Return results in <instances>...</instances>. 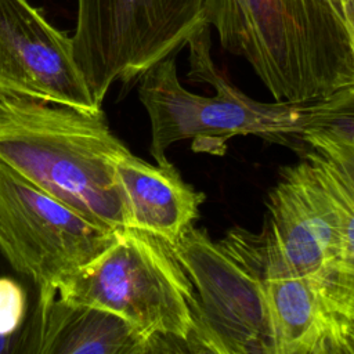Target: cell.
Here are the masks:
<instances>
[{"label": "cell", "mask_w": 354, "mask_h": 354, "mask_svg": "<svg viewBox=\"0 0 354 354\" xmlns=\"http://www.w3.org/2000/svg\"><path fill=\"white\" fill-rule=\"evenodd\" d=\"M169 246L188 275L196 299L189 351L277 354L260 278L194 224Z\"/></svg>", "instance_id": "52a82bcc"}, {"label": "cell", "mask_w": 354, "mask_h": 354, "mask_svg": "<svg viewBox=\"0 0 354 354\" xmlns=\"http://www.w3.org/2000/svg\"><path fill=\"white\" fill-rule=\"evenodd\" d=\"M206 21L213 25L217 33H223L232 19L235 11V0H206Z\"/></svg>", "instance_id": "9a60e30c"}, {"label": "cell", "mask_w": 354, "mask_h": 354, "mask_svg": "<svg viewBox=\"0 0 354 354\" xmlns=\"http://www.w3.org/2000/svg\"><path fill=\"white\" fill-rule=\"evenodd\" d=\"M127 147L102 113L0 97V162L109 230L129 227L115 158Z\"/></svg>", "instance_id": "6da1fadb"}, {"label": "cell", "mask_w": 354, "mask_h": 354, "mask_svg": "<svg viewBox=\"0 0 354 354\" xmlns=\"http://www.w3.org/2000/svg\"><path fill=\"white\" fill-rule=\"evenodd\" d=\"M19 353L149 354L160 353V342L113 311L68 300L57 290L37 295Z\"/></svg>", "instance_id": "8fae6325"}, {"label": "cell", "mask_w": 354, "mask_h": 354, "mask_svg": "<svg viewBox=\"0 0 354 354\" xmlns=\"http://www.w3.org/2000/svg\"><path fill=\"white\" fill-rule=\"evenodd\" d=\"M348 353H354V324L348 333Z\"/></svg>", "instance_id": "e0dca14e"}, {"label": "cell", "mask_w": 354, "mask_h": 354, "mask_svg": "<svg viewBox=\"0 0 354 354\" xmlns=\"http://www.w3.org/2000/svg\"><path fill=\"white\" fill-rule=\"evenodd\" d=\"M346 11H347V17H348L350 24H351L353 30H354V0H347Z\"/></svg>", "instance_id": "2e32d148"}, {"label": "cell", "mask_w": 354, "mask_h": 354, "mask_svg": "<svg viewBox=\"0 0 354 354\" xmlns=\"http://www.w3.org/2000/svg\"><path fill=\"white\" fill-rule=\"evenodd\" d=\"M115 170L130 228L173 245L196 220L205 194L187 184L171 162L151 165L126 148L115 158Z\"/></svg>", "instance_id": "7c38bea8"}, {"label": "cell", "mask_w": 354, "mask_h": 354, "mask_svg": "<svg viewBox=\"0 0 354 354\" xmlns=\"http://www.w3.org/2000/svg\"><path fill=\"white\" fill-rule=\"evenodd\" d=\"M220 243L260 278L277 354L346 353V343L314 285L286 266L264 232L235 228Z\"/></svg>", "instance_id": "30bf717a"}, {"label": "cell", "mask_w": 354, "mask_h": 354, "mask_svg": "<svg viewBox=\"0 0 354 354\" xmlns=\"http://www.w3.org/2000/svg\"><path fill=\"white\" fill-rule=\"evenodd\" d=\"M306 130L325 131L354 142V87L318 101Z\"/></svg>", "instance_id": "5bb4252c"}, {"label": "cell", "mask_w": 354, "mask_h": 354, "mask_svg": "<svg viewBox=\"0 0 354 354\" xmlns=\"http://www.w3.org/2000/svg\"><path fill=\"white\" fill-rule=\"evenodd\" d=\"M221 46L245 58L274 101L314 102L354 87L343 0H235Z\"/></svg>", "instance_id": "7a4b0ae2"}, {"label": "cell", "mask_w": 354, "mask_h": 354, "mask_svg": "<svg viewBox=\"0 0 354 354\" xmlns=\"http://www.w3.org/2000/svg\"><path fill=\"white\" fill-rule=\"evenodd\" d=\"M303 158L308 162L332 206L339 232L342 266L354 275V185L319 152L307 148Z\"/></svg>", "instance_id": "4fadbf2b"}, {"label": "cell", "mask_w": 354, "mask_h": 354, "mask_svg": "<svg viewBox=\"0 0 354 354\" xmlns=\"http://www.w3.org/2000/svg\"><path fill=\"white\" fill-rule=\"evenodd\" d=\"M206 0H77L75 61L98 105L209 25ZM210 26V25H209Z\"/></svg>", "instance_id": "5b68a950"}, {"label": "cell", "mask_w": 354, "mask_h": 354, "mask_svg": "<svg viewBox=\"0 0 354 354\" xmlns=\"http://www.w3.org/2000/svg\"><path fill=\"white\" fill-rule=\"evenodd\" d=\"M0 162V253L36 286L58 288L94 261L116 238Z\"/></svg>", "instance_id": "8992f818"}, {"label": "cell", "mask_w": 354, "mask_h": 354, "mask_svg": "<svg viewBox=\"0 0 354 354\" xmlns=\"http://www.w3.org/2000/svg\"><path fill=\"white\" fill-rule=\"evenodd\" d=\"M77 303L106 308L145 335L185 344L195 329L194 286L163 239L136 228L118 230L115 241L88 266L58 288Z\"/></svg>", "instance_id": "277c9868"}, {"label": "cell", "mask_w": 354, "mask_h": 354, "mask_svg": "<svg viewBox=\"0 0 354 354\" xmlns=\"http://www.w3.org/2000/svg\"><path fill=\"white\" fill-rule=\"evenodd\" d=\"M267 207L263 232L286 266L314 285L335 318H354V275L342 266L332 206L304 158L282 169Z\"/></svg>", "instance_id": "ba28073f"}, {"label": "cell", "mask_w": 354, "mask_h": 354, "mask_svg": "<svg viewBox=\"0 0 354 354\" xmlns=\"http://www.w3.org/2000/svg\"><path fill=\"white\" fill-rule=\"evenodd\" d=\"M343 3H344V6H346V3H347V0H343Z\"/></svg>", "instance_id": "ac0fdd59"}, {"label": "cell", "mask_w": 354, "mask_h": 354, "mask_svg": "<svg viewBox=\"0 0 354 354\" xmlns=\"http://www.w3.org/2000/svg\"><path fill=\"white\" fill-rule=\"evenodd\" d=\"M191 82L207 83L214 95L188 91L178 80L176 57L170 55L138 77V98L151 123L149 152L156 163L169 162L170 145L192 140L195 151L220 153L224 142L236 136H257L275 144L307 149L303 133L311 122L318 101L260 102L235 87L212 58L209 25L187 43Z\"/></svg>", "instance_id": "3957f363"}, {"label": "cell", "mask_w": 354, "mask_h": 354, "mask_svg": "<svg viewBox=\"0 0 354 354\" xmlns=\"http://www.w3.org/2000/svg\"><path fill=\"white\" fill-rule=\"evenodd\" d=\"M0 97L102 111L75 61L72 36L28 0H0Z\"/></svg>", "instance_id": "9c48e42d"}]
</instances>
